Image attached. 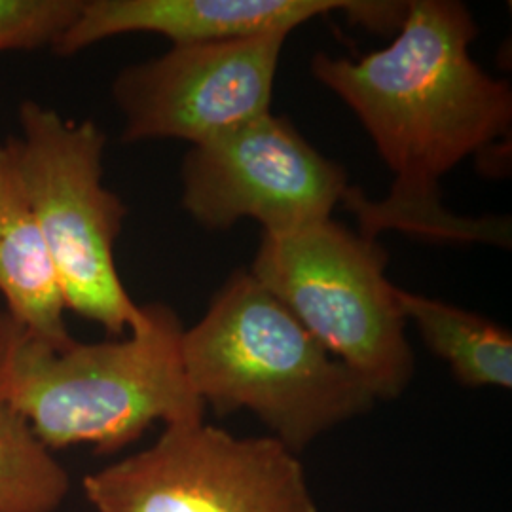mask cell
I'll return each instance as SVG.
<instances>
[{"label": "cell", "mask_w": 512, "mask_h": 512, "mask_svg": "<svg viewBox=\"0 0 512 512\" xmlns=\"http://www.w3.org/2000/svg\"><path fill=\"white\" fill-rule=\"evenodd\" d=\"M184 327L165 304L143 306L122 340L52 342L0 311V401L52 452L90 444L114 454L162 421L203 418L184 374Z\"/></svg>", "instance_id": "7a4b0ae2"}, {"label": "cell", "mask_w": 512, "mask_h": 512, "mask_svg": "<svg viewBox=\"0 0 512 512\" xmlns=\"http://www.w3.org/2000/svg\"><path fill=\"white\" fill-rule=\"evenodd\" d=\"M84 0H0V54L54 48Z\"/></svg>", "instance_id": "4fadbf2b"}, {"label": "cell", "mask_w": 512, "mask_h": 512, "mask_svg": "<svg viewBox=\"0 0 512 512\" xmlns=\"http://www.w3.org/2000/svg\"><path fill=\"white\" fill-rule=\"evenodd\" d=\"M181 359L205 406L219 416L249 410L294 454L378 403L249 270L232 275L184 329Z\"/></svg>", "instance_id": "3957f363"}, {"label": "cell", "mask_w": 512, "mask_h": 512, "mask_svg": "<svg viewBox=\"0 0 512 512\" xmlns=\"http://www.w3.org/2000/svg\"><path fill=\"white\" fill-rule=\"evenodd\" d=\"M344 14L372 31L393 33L404 16L403 2L374 0H84L54 54H78L107 38L154 33L171 46L243 38L289 37L311 19Z\"/></svg>", "instance_id": "9c48e42d"}, {"label": "cell", "mask_w": 512, "mask_h": 512, "mask_svg": "<svg viewBox=\"0 0 512 512\" xmlns=\"http://www.w3.org/2000/svg\"><path fill=\"white\" fill-rule=\"evenodd\" d=\"M18 118L21 135L10 141L65 310L122 336L141 321L143 306L114 260L128 207L103 184L107 137L93 120L76 122L31 99Z\"/></svg>", "instance_id": "5b68a950"}, {"label": "cell", "mask_w": 512, "mask_h": 512, "mask_svg": "<svg viewBox=\"0 0 512 512\" xmlns=\"http://www.w3.org/2000/svg\"><path fill=\"white\" fill-rule=\"evenodd\" d=\"M69 492L67 469L27 420L0 401V512H55Z\"/></svg>", "instance_id": "7c38bea8"}, {"label": "cell", "mask_w": 512, "mask_h": 512, "mask_svg": "<svg viewBox=\"0 0 512 512\" xmlns=\"http://www.w3.org/2000/svg\"><path fill=\"white\" fill-rule=\"evenodd\" d=\"M385 270L376 239L327 219L262 234L249 272L376 401H393L412 382L416 361Z\"/></svg>", "instance_id": "277c9868"}, {"label": "cell", "mask_w": 512, "mask_h": 512, "mask_svg": "<svg viewBox=\"0 0 512 512\" xmlns=\"http://www.w3.org/2000/svg\"><path fill=\"white\" fill-rule=\"evenodd\" d=\"M0 296L4 311L52 342H69L65 302L21 177L12 141L0 143Z\"/></svg>", "instance_id": "30bf717a"}, {"label": "cell", "mask_w": 512, "mask_h": 512, "mask_svg": "<svg viewBox=\"0 0 512 512\" xmlns=\"http://www.w3.org/2000/svg\"><path fill=\"white\" fill-rule=\"evenodd\" d=\"M406 321H414L421 340L450 366L454 378L469 389H511L512 336L494 321L448 302L397 287Z\"/></svg>", "instance_id": "8fae6325"}, {"label": "cell", "mask_w": 512, "mask_h": 512, "mask_svg": "<svg viewBox=\"0 0 512 512\" xmlns=\"http://www.w3.org/2000/svg\"><path fill=\"white\" fill-rule=\"evenodd\" d=\"M97 512H319L304 465L270 435L238 437L203 418L84 476Z\"/></svg>", "instance_id": "8992f818"}, {"label": "cell", "mask_w": 512, "mask_h": 512, "mask_svg": "<svg viewBox=\"0 0 512 512\" xmlns=\"http://www.w3.org/2000/svg\"><path fill=\"white\" fill-rule=\"evenodd\" d=\"M476 35L475 16L463 2L410 0L382 50L355 59L313 55L311 74L353 110L393 173L382 202L351 186L344 205L357 215L361 236L401 230L511 247L509 220L463 219L440 202L442 177L511 139V86L471 57Z\"/></svg>", "instance_id": "6da1fadb"}, {"label": "cell", "mask_w": 512, "mask_h": 512, "mask_svg": "<svg viewBox=\"0 0 512 512\" xmlns=\"http://www.w3.org/2000/svg\"><path fill=\"white\" fill-rule=\"evenodd\" d=\"M283 35L171 46L112 82L124 143L179 139L198 147L272 112Z\"/></svg>", "instance_id": "ba28073f"}, {"label": "cell", "mask_w": 512, "mask_h": 512, "mask_svg": "<svg viewBox=\"0 0 512 512\" xmlns=\"http://www.w3.org/2000/svg\"><path fill=\"white\" fill-rule=\"evenodd\" d=\"M181 181V205L203 228L249 219L262 234L332 219L351 190L346 169L274 112L190 147Z\"/></svg>", "instance_id": "52a82bcc"}]
</instances>
